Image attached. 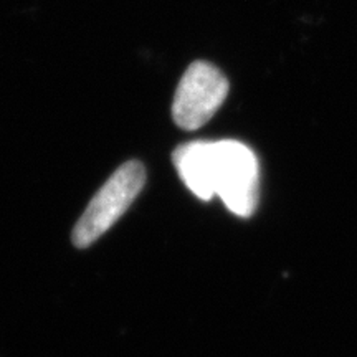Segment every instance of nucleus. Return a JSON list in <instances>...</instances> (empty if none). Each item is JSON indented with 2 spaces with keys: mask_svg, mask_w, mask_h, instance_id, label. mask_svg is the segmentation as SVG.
I'll use <instances>...</instances> for the list:
<instances>
[{
  "mask_svg": "<svg viewBox=\"0 0 357 357\" xmlns=\"http://www.w3.org/2000/svg\"><path fill=\"white\" fill-rule=\"evenodd\" d=\"M146 171L137 160L123 164L91 199L75 227V247L86 248L114 225L144 187Z\"/></svg>",
  "mask_w": 357,
  "mask_h": 357,
  "instance_id": "f257e3e1",
  "label": "nucleus"
},
{
  "mask_svg": "<svg viewBox=\"0 0 357 357\" xmlns=\"http://www.w3.org/2000/svg\"><path fill=\"white\" fill-rule=\"evenodd\" d=\"M260 167L255 153L238 141L213 142V187L230 212L250 217L258 204Z\"/></svg>",
  "mask_w": 357,
  "mask_h": 357,
  "instance_id": "f03ea898",
  "label": "nucleus"
},
{
  "mask_svg": "<svg viewBox=\"0 0 357 357\" xmlns=\"http://www.w3.org/2000/svg\"><path fill=\"white\" fill-rule=\"evenodd\" d=\"M229 95V82L207 61L192 63L178 83L172 102V118L185 131L202 128Z\"/></svg>",
  "mask_w": 357,
  "mask_h": 357,
  "instance_id": "7ed1b4c3",
  "label": "nucleus"
},
{
  "mask_svg": "<svg viewBox=\"0 0 357 357\" xmlns=\"http://www.w3.org/2000/svg\"><path fill=\"white\" fill-rule=\"evenodd\" d=\"M178 176L194 195L211 200L213 187V142L192 141L178 146L172 155Z\"/></svg>",
  "mask_w": 357,
  "mask_h": 357,
  "instance_id": "20e7f679",
  "label": "nucleus"
}]
</instances>
